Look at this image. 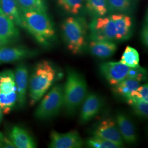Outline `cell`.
I'll use <instances>...</instances> for the list:
<instances>
[{
    "label": "cell",
    "mask_w": 148,
    "mask_h": 148,
    "mask_svg": "<svg viewBox=\"0 0 148 148\" xmlns=\"http://www.w3.org/2000/svg\"><path fill=\"white\" fill-rule=\"evenodd\" d=\"M21 18L23 28L26 29L39 44L46 47L54 41L56 38L55 28L46 12H23Z\"/></svg>",
    "instance_id": "cell-1"
},
{
    "label": "cell",
    "mask_w": 148,
    "mask_h": 148,
    "mask_svg": "<svg viewBox=\"0 0 148 148\" xmlns=\"http://www.w3.org/2000/svg\"><path fill=\"white\" fill-rule=\"evenodd\" d=\"M56 76V69L49 62L43 60L36 65L29 79L30 106L35 105L42 98L53 84Z\"/></svg>",
    "instance_id": "cell-2"
},
{
    "label": "cell",
    "mask_w": 148,
    "mask_h": 148,
    "mask_svg": "<svg viewBox=\"0 0 148 148\" xmlns=\"http://www.w3.org/2000/svg\"><path fill=\"white\" fill-rule=\"evenodd\" d=\"M87 94V85L85 77L75 69L68 68L63 92V108L66 114L73 115Z\"/></svg>",
    "instance_id": "cell-3"
},
{
    "label": "cell",
    "mask_w": 148,
    "mask_h": 148,
    "mask_svg": "<svg viewBox=\"0 0 148 148\" xmlns=\"http://www.w3.org/2000/svg\"><path fill=\"white\" fill-rule=\"evenodd\" d=\"M88 25L85 18L70 16L64 20L61 31L67 49L75 55L81 53L86 45Z\"/></svg>",
    "instance_id": "cell-4"
},
{
    "label": "cell",
    "mask_w": 148,
    "mask_h": 148,
    "mask_svg": "<svg viewBox=\"0 0 148 148\" xmlns=\"http://www.w3.org/2000/svg\"><path fill=\"white\" fill-rule=\"evenodd\" d=\"M64 85L54 86L36 109L34 115L40 120L51 119L58 115L64 106Z\"/></svg>",
    "instance_id": "cell-5"
},
{
    "label": "cell",
    "mask_w": 148,
    "mask_h": 148,
    "mask_svg": "<svg viewBox=\"0 0 148 148\" xmlns=\"http://www.w3.org/2000/svg\"><path fill=\"white\" fill-rule=\"evenodd\" d=\"M90 41H116V28L110 16L94 18L88 25Z\"/></svg>",
    "instance_id": "cell-6"
},
{
    "label": "cell",
    "mask_w": 148,
    "mask_h": 148,
    "mask_svg": "<svg viewBox=\"0 0 148 148\" xmlns=\"http://www.w3.org/2000/svg\"><path fill=\"white\" fill-rule=\"evenodd\" d=\"M92 134L116 143L121 147L123 146L124 141L119 131L116 121L111 117H107L96 124L93 129Z\"/></svg>",
    "instance_id": "cell-7"
},
{
    "label": "cell",
    "mask_w": 148,
    "mask_h": 148,
    "mask_svg": "<svg viewBox=\"0 0 148 148\" xmlns=\"http://www.w3.org/2000/svg\"><path fill=\"white\" fill-rule=\"evenodd\" d=\"M83 145L84 140L77 131L64 133L52 131L50 134L49 148H80Z\"/></svg>",
    "instance_id": "cell-8"
},
{
    "label": "cell",
    "mask_w": 148,
    "mask_h": 148,
    "mask_svg": "<svg viewBox=\"0 0 148 148\" xmlns=\"http://www.w3.org/2000/svg\"><path fill=\"white\" fill-rule=\"evenodd\" d=\"M130 67L121 62H106L101 64L99 70L102 76L113 86L127 79Z\"/></svg>",
    "instance_id": "cell-9"
},
{
    "label": "cell",
    "mask_w": 148,
    "mask_h": 148,
    "mask_svg": "<svg viewBox=\"0 0 148 148\" xmlns=\"http://www.w3.org/2000/svg\"><path fill=\"white\" fill-rule=\"evenodd\" d=\"M36 51L23 46L0 47V64L11 63L36 56Z\"/></svg>",
    "instance_id": "cell-10"
},
{
    "label": "cell",
    "mask_w": 148,
    "mask_h": 148,
    "mask_svg": "<svg viewBox=\"0 0 148 148\" xmlns=\"http://www.w3.org/2000/svg\"><path fill=\"white\" fill-rule=\"evenodd\" d=\"M81 105L79 123L85 124L91 121L100 112L102 101L98 95L91 93L87 95Z\"/></svg>",
    "instance_id": "cell-11"
},
{
    "label": "cell",
    "mask_w": 148,
    "mask_h": 148,
    "mask_svg": "<svg viewBox=\"0 0 148 148\" xmlns=\"http://www.w3.org/2000/svg\"><path fill=\"white\" fill-rule=\"evenodd\" d=\"M19 36L17 26L0 9V47L16 42Z\"/></svg>",
    "instance_id": "cell-12"
},
{
    "label": "cell",
    "mask_w": 148,
    "mask_h": 148,
    "mask_svg": "<svg viewBox=\"0 0 148 148\" xmlns=\"http://www.w3.org/2000/svg\"><path fill=\"white\" fill-rule=\"evenodd\" d=\"M17 102L18 106L23 108L27 102V90L28 86V70L24 63L19 64L14 71Z\"/></svg>",
    "instance_id": "cell-13"
},
{
    "label": "cell",
    "mask_w": 148,
    "mask_h": 148,
    "mask_svg": "<svg viewBox=\"0 0 148 148\" xmlns=\"http://www.w3.org/2000/svg\"><path fill=\"white\" fill-rule=\"evenodd\" d=\"M116 28V41H125L133 35V21L131 17L123 13H114L110 16Z\"/></svg>",
    "instance_id": "cell-14"
},
{
    "label": "cell",
    "mask_w": 148,
    "mask_h": 148,
    "mask_svg": "<svg viewBox=\"0 0 148 148\" xmlns=\"http://www.w3.org/2000/svg\"><path fill=\"white\" fill-rule=\"evenodd\" d=\"M9 139L17 148H36V144L32 135L25 128L19 126L12 127Z\"/></svg>",
    "instance_id": "cell-15"
},
{
    "label": "cell",
    "mask_w": 148,
    "mask_h": 148,
    "mask_svg": "<svg viewBox=\"0 0 148 148\" xmlns=\"http://www.w3.org/2000/svg\"><path fill=\"white\" fill-rule=\"evenodd\" d=\"M115 120L123 141L128 144L136 143L137 140V133L132 122L129 117L123 113H119L117 114Z\"/></svg>",
    "instance_id": "cell-16"
},
{
    "label": "cell",
    "mask_w": 148,
    "mask_h": 148,
    "mask_svg": "<svg viewBox=\"0 0 148 148\" xmlns=\"http://www.w3.org/2000/svg\"><path fill=\"white\" fill-rule=\"evenodd\" d=\"M89 49L90 53L97 58H108L116 51L117 45L114 41H90Z\"/></svg>",
    "instance_id": "cell-17"
},
{
    "label": "cell",
    "mask_w": 148,
    "mask_h": 148,
    "mask_svg": "<svg viewBox=\"0 0 148 148\" xmlns=\"http://www.w3.org/2000/svg\"><path fill=\"white\" fill-rule=\"evenodd\" d=\"M0 9L17 27L23 28L21 12L16 0H0Z\"/></svg>",
    "instance_id": "cell-18"
},
{
    "label": "cell",
    "mask_w": 148,
    "mask_h": 148,
    "mask_svg": "<svg viewBox=\"0 0 148 148\" xmlns=\"http://www.w3.org/2000/svg\"><path fill=\"white\" fill-rule=\"evenodd\" d=\"M140 82L138 81L130 79H126L120 83L112 86V90L116 95L128 99L133 92L140 86Z\"/></svg>",
    "instance_id": "cell-19"
},
{
    "label": "cell",
    "mask_w": 148,
    "mask_h": 148,
    "mask_svg": "<svg viewBox=\"0 0 148 148\" xmlns=\"http://www.w3.org/2000/svg\"><path fill=\"white\" fill-rule=\"evenodd\" d=\"M14 71L7 69L0 73V94H9L16 92Z\"/></svg>",
    "instance_id": "cell-20"
},
{
    "label": "cell",
    "mask_w": 148,
    "mask_h": 148,
    "mask_svg": "<svg viewBox=\"0 0 148 148\" xmlns=\"http://www.w3.org/2000/svg\"><path fill=\"white\" fill-rule=\"evenodd\" d=\"M86 7L93 18L104 16L108 13L106 0H85Z\"/></svg>",
    "instance_id": "cell-21"
},
{
    "label": "cell",
    "mask_w": 148,
    "mask_h": 148,
    "mask_svg": "<svg viewBox=\"0 0 148 148\" xmlns=\"http://www.w3.org/2000/svg\"><path fill=\"white\" fill-rule=\"evenodd\" d=\"M106 3L108 11L111 13L128 14L133 10L131 0H106Z\"/></svg>",
    "instance_id": "cell-22"
},
{
    "label": "cell",
    "mask_w": 148,
    "mask_h": 148,
    "mask_svg": "<svg viewBox=\"0 0 148 148\" xmlns=\"http://www.w3.org/2000/svg\"><path fill=\"white\" fill-rule=\"evenodd\" d=\"M21 12L38 11L46 12L47 6L45 0H16Z\"/></svg>",
    "instance_id": "cell-23"
},
{
    "label": "cell",
    "mask_w": 148,
    "mask_h": 148,
    "mask_svg": "<svg viewBox=\"0 0 148 148\" xmlns=\"http://www.w3.org/2000/svg\"><path fill=\"white\" fill-rule=\"evenodd\" d=\"M120 62L130 68H136L139 66V55L137 51L128 46L123 53Z\"/></svg>",
    "instance_id": "cell-24"
},
{
    "label": "cell",
    "mask_w": 148,
    "mask_h": 148,
    "mask_svg": "<svg viewBox=\"0 0 148 148\" xmlns=\"http://www.w3.org/2000/svg\"><path fill=\"white\" fill-rule=\"evenodd\" d=\"M85 2V0H58L59 6L71 15L79 14Z\"/></svg>",
    "instance_id": "cell-25"
},
{
    "label": "cell",
    "mask_w": 148,
    "mask_h": 148,
    "mask_svg": "<svg viewBox=\"0 0 148 148\" xmlns=\"http://www.w3.org/2000/svg\"><path fill=\"white\" fill-rule=\"evenodd\" d=\"M16 102V91L9 94H0V109L4 114H8Z\"/></svg>",
    "instance_id": "cell-26"
},
{
    "label": "cell",
    "mask_w": 148,
    "mask_h": 148,
    "mask_svg": "<svg viewBox=\"0 0 148 148\" xmlns=\"http://www.w3.org/2000/svg\"><path fill=\"white\" fill-rule=\"evenodd\" d=\"M127 103L132 108L136 115L141 118L146 119L148 116V102L139 100L127 99Z\"/></svg>",
    "instance_id": "cell-27"
},
{
    "label": "cell",
    "mask_w": 148,
    "mask_h": 148,
    "mask_svg": "<svg viewBox=\"0 0 148 148\" xmlns=\"http://www.w3.org/2000/svg\"><path fill=\"white\" fill-rule=\"evenodd\" d=\"M87 145L90 148H119L121 147L117 144L102 138L93 136L86 141Z\"/></svg>",
    "instance_id": "cell-28"
},
{
    "label": "cell",
    "mask_w": 148,
    "mask_h": 148,
    "mask_svg": "<svg viewBox=\"0 0 148 148\" xmlns=\"http://www.w3.org/2000/svg\"><path fill=\"white\" fill-rule=\"evenodd\" d=\"M147 71L145 69L138 66L136 68H130L127 75V79H134L140 82L147 79Z\"/></svg>",
    "instance_id": "cell-29"
},
{
    "label": "cell",
    "mask_w": 148,
    "mask_h": 148,
    "mask_svg": "<svg viewBox=\"0 0 148 148\" xmlns=\"http://www.w3.org/2000/svg\"><path fill=\"white\" fill-rule=\"evenodd\" d=\"M129 99L148 102V84H146L142 86L140 85L136 90L133 92L130 97L128 99Z\"/></svg>",
    "instance_id": "cell-30"
},
{
    "label": "cell",
    "mask_w": 148,
    "mask_h": 148,
    "mask_svg": "<svg viewBox=\"0 0 148 148\" xmlns=\"http://www.w3.org/2000/svg\"><path fill=\"white\" fill-rule=\"evenodd\" d=\"M141 41L143 45L145 47L148 46V16L147 14V17L144 18V21L143 23V27L141 30L140 33Z\"/></svg>",
    "instance_id": "cell-31"
},
{
    "label": "cell",
    "mask_w": 148,
    "mask_h": 148,
    "mask_svg": "<svg viewBox=\"0 0 148 148\" xmlns=\"http://www.w3.org/2000/svg\"><path fill=\"white\" fill-rule=\"evenodd\" d=\"M1 148H16L13 143L11 142V140L9 138L4 137L2 138L1 144Z\"/></svg>",
    "instance_id": "cell-32"
},
{
    "label": "cell",
    "mask_w": 148,
    "mask_h": 148,
    "mask_svg": "<svg viewBox=\"0 0 148 148\" xmlns=\"http://www.w3.org/2000/svg\"><path fill=\"white\" fill-rule=\"evenodd\" d=\"M2 110H1V109H0V122L1 121V119H2ZM3 137V134L1 133L0 132V148H1V141H2V138Z\"/></svg>",
    "instance_id": "cell-33"
}]
</instances>
